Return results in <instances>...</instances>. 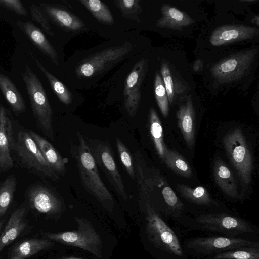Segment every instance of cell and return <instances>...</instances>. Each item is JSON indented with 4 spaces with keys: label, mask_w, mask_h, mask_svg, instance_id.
<instances>
[{
    "label": "cell",
    "mask_w": 259,
    "mask_h": 259,
    "mask_svg": "<svg viewBox=\"0 0 259 259\" xmlns=\"http://www.w3.org/2000/svg\"><path fill=\"white\" fill-rule=\"evenodd\" d=\"M134 54V44L123 36L87 50L79 51L68 60L71 78L80 83L77 87H87L128 57Z\"/></svg>",
    "instance_id": "6da1fadb"
},
{
    "label": "cell",
    "mask_w": 259,
    "mask_h": 259,
    "mask_svg": "<svg viewBox=\"0 0 259 259\" xmlns=\"http://www.w3.org/2000/svg\"><path fill=\"white\" fill-rule=\"evenodd\" d=\"M78 144H71V153L75 159L81 183L87 190L104 206L112 207L111 194L102 182L97 164L84 137L77 133Z\"/></svg>",
    "instance_id": "7a4b0ae2"
},
{
    "label": "cell",
    "mask_w": 259,
    "mask_h": 259,
    "mask_svg": "<svg viewBox=\"0 0 259 259\" xmlns=\"http://www.w3.org/2000/svg\"><path fill=\"white\" fill-rule=\"evenodd\" d=\"M12 155L20 165L32 174L53 180L59 179L47 162L36 142L28 131L23 128L14 130Z\"/></svg>",
    "instance_id": "3957f363"
},
{
    "label": "cell",
    "mask_w": 259,
    "mask_h": 259,
    "mask_svg": "<svg viewBox=\"0 0 259 259\" xmlns=\"http://www.w3.org/2000/svg\"><path fill=\"white\" fill-rule=\"evenodd\" d=\"M22 76L37 127L48 138L53 140V112L43 85L28 65L22 73Z\"/></svg>",
    "instance_id": "277c9868"
},
{
    "label": "cell",
    "mask_w": 259,
    "mask_h": 259,
    "mask_svg": "<svg viewBox=\"0 0 259 259\" xmlns=\"http://www.w3.org/2000/svg\"><path fill=\"white\" fill-rule=\"evenodd\" d=\"M77 230L57 233H45L43 235L50 240L79 247L99 258L102 257V243L100 235L91 224L83 218L75 217Z\"/></svg>",
    "instance_id": "5b68a950"
},
{
    "label": "cell",
    "mask_w": 259,
    "mask_h": 259,
    "mask_svg": "<svg viewBox=\"0 0 259 259\" xmlns=\"http://www.w3.org/2000/svg\"><path fill=\"white\" fill-rule=\"evenodd\" d=\"M146 233L150 241L157 248L179 257L183 252L174 231L148 202L146 204Z\"/></svg>",
    "instance_id": "8992f818"
},
{
    "label": "cell",
    "mask_w": 259,
    "mask_h": 259,
    "mask_svg": "<svg viewBox=\"0 0 259 259\" xmlns=\"http://www.w3.org/2000/svg\"><path fill=\"white\" fill-rule=\"evenodd\" d=\"M228 156L242 182L250 184L253 169L252 156L245 138L239 128L227 133L223 139Z\"/></svg>",
    "instance_id": "52a82bcc"
},
{
    "label": "cell",
    "mask_w": 259,
    "mask_h": 259,
    "mask_svg": "<svg viewBox=\"0 0 259 259\" xmlns=\"http://www.w3.org/2000/svg\"><path fill=\"white\" fill-rule=\"evenodd\" d=\"M256 54L257 51L253 49L231 55L215 64L211 68V74L221 83L238 81L249 72Z\"/></svg>",
    "instance_id": "ba28073f"
},
{
    "label": "cell",
    "mask_w": 259,
    "mask_h": 259,
    "mask_svg": "<svg viewBox=\"0 0 259 259\" xmlns=\"http://www.w3.org/2000/svg\"><path fill=\"white\" fill-rule=\"evenodd\" d=\"M96 163L105 174L116 192L124 200L128 195L114 161L111 148L104 141L90 138L85 139Z\"/></svg>",
    "instance_id": "9c48e42d"
},
{
    "label": "cell",
    "mask_w": 259,
    "mask_h": 259,
    "mask_svg": "<svg viewBox=\"0 0 259 259\" xmlns=\"http://www.w3.org/2000/svg\"><path fill=\"white\" fill-rule=\"evenodd\" d=\"M196 220L204 229L228 235L235 236L253 231L252 226L246 221L225 213L202 214Z\"/></svg>",
    "instance_id": "30bf717a"
},
{
    "label": "cell",
    "mask_w": 259,
    "mask_h": 259,
    "mask_svg": "<svg viewBox=\"0 0 259 259\" xmlns=\"http://www.w3.org/2000/svg\"><path fill=\"white\" fill-rule=\"evenodd\" d=\"M188 248L199 253L210 254L223 252L242 247L258 248V242L250 241L240 238L225 237H200L191 239Z\"/></svg>",
    "instance_id": "8fae6325"
},
{
    "label": "cell",
    "mask_w": 259,
    "mask_h": 259,
    "mask_svg": "<svg viewBox=\"0 0 259 259\" xmlns=\"http://www.w3.org/2000/svg\"><path fill=\"white\" fill-rule=\"evenodd\" d=\"M26 198L30 208L39 213L54 215L62 210L61 201L49 188L33 184L26 192Z\"/></svg>",
    "instance_id": "7c38bea8"
},
{
    "label": "cell",
    "mask_w": 259,
    "mask_h": 259,
    "mask_svg": "<svg viewBox=\"0 0 259 259\" xmlns=\"http://www.w3.org/2000/svg\"><path fill=\"white\" fill-rule=\"evenodd\" d=\"M146 61L141 59L133 67L126 78L124 87V107L133 117L136 113L141 98V87L146 71Z\"/></svg>",
    "instance_id": "4fadbf2b"
},
{
    "label": "cell",
    "mask_w": 259,
    "mask_h": 259,
    "mask_svg": "<svg viewBox=\"0 0 259 259\" xmlns=\"http://www.w3.org/2000/svg\"><path fill=\"white\" fill-rule=\"evenodd\" d=\"M14 136V122L10 113L0 103V172L14 166L12 145Z\"/></svg>",
    "instance_id": "5bb4252c"
},
{
    "label": "cell",
    "mask_w": 259,
    "mask_h": 259,
    "mask_svg": "<svg viewBox=\"0 0 259 259\" xmlns=\"http://www.w3.org/2000/svg\"><path fill=\"white\" fill-rule=\"evenodd\" d=\"M258 34V30L253 27L242 25H224L218 27L211 34L210 42L214 46L252 39Z\"/></svg>",
    "instance_id": "9a60e30c"
},
{
    "label": "cell",
    "mask_w": 259,
    "mask_h": 259,
    "mask_svg": "<svg viewBox=\"0 0 259 259\" xmlns=\"http://www.w3.org/2000/svg\"><path fill=\"white\" fill-rule=\"evenodd\" d=\"M26 214V208L21 205L10 215L4 230L0 234V252L29 227Z\"/></svg>",
    "instance_id": "2e32d148"
},
{
    "label": "cell",
    "mask_w": 259,
    "mask_h": 259,
    "mask_svg": "<svg viewBox=\"0 0 259 259\" xmlns=\"http://www.w3.org/2000/svg\"><path fill=\"white\" fill-rule=\"evenodd\" d=\"M178 125L183 137L191 148L195 142V114L191 95H189L185 102L182 104L177 111Z\"/></svg>",
    "instance_id": "e0dca14e"
},
{
    "label": "cell",
    "mask_w": 259,
    "mask_h": 259,
    "mask_svg": "<svg viewBox=\"0 0 259 259\" xmlns=\"http://www.w3.org/2000/svg\"><path fill=\"white\" fill-rule=\"evenodd\" d=\"M17 26L30 41L56 65L59 64L56 51L40 29L31 22L18 21Z\"/></svg>",
    "instance_id": "ac0fdd59"
},
{
    "label": "cell",
    "mask_w": 259,
    "mask_h": 259,
    "mask_svg": "<svg viewBox=\"0 0 259 259\" xmlns=\"http://www.w3.org/2000/svg\"><path fill=\"white\" fill-rule=\"evenodd\" d=\"M40 7L54 22L65 30L79 32L84 29L83 21L68 11L46 4H41Z\"/></svg>",
    "instance_id": "d6986e66"
},
{
    "label": "cell",
    "mask_w": 259,
    "mask_h": 259,
    "mask_svg": "<svg viewBox=\"0 0 259 259\" xmlns=\"http://www.w3.org/2000/svg\"><path fill=\"white\" fill-rule=\"evenodd\" d=\"M52 169L57 174H63L68 160L63 158L55 148L45 138L32 130H28Z\"/></svg>",
    "instance_id": "ffe728a7"
},
{
    "label": "cell",
    "mask_w": 259,
    "mask_h": 259,
    "mask_svg": "<svg viewBox=\"0 0 259 259\" xmlns=\"http://www.w3.org/2000/svg\"><path fill=\"white\" fill-rule=\"evenodd\" d=\"M53 246V242L49 239L36 238L24 239L13 247L7 259H26Z\"/></svg>",
    "instance_id": "44dd1931"
},
{
    "label": "cell",
    "mask_w": 259,
    "mask_h": 259,
    "mask_svg": "<svg viewBox=\"0 0 259 259\" xmlns=\"http://www.w3.org/2000/svg\"><path fill=\"white\" fill-rule=\"evenodd\" d=\"M162 17L157 26L161 28L180 30L194 23V20L187 14L168 5L161 7Z\"/></svg>",
    "instance_id": "7402d4cb"
},
{
    "label": "cell",
    "mask_w": 259,
    "mask_h": 259,
    "mask_svg": "<svg viewBox=\"0 0 259 259\" xmlns=\"http://www.w3.org/2000/svg\"><path fill=\"white\" fill-rule=\"evenodd\" d=\"M213 176L216 183L226 195L233 198L238 197L236 183L233 174L220 158H217L215 160Z\"/></svg>",
    "instance_id": "603a6c76"
},
{
    "label": "cell",
    "mask_w": 259,
    "mask_h": 259,
    "mask_svg": "<svg viewBox=\"0 0 259 259\" xmlns=\"http://www.w3.org/2000/svg\"><path fill=\"white\" fill-rule=\"evenodd\" d=\"M0 90L16 115H18L25 111V102L21 93L12 80L2 73H0Z\"/></svg>",
    "instance_id": "cb8c5ba5"
},
{
    "label": "cell",
    "mask_w": 259,
    "mask_h": 259,
    "mask_svg": "<svg viewBox=\"0 0 259 259\" xmlns=\"http://www.w3.org/2000/svg\"><path fill=\"white\" fill-rule=\"evenodd\" d=\"M32 58L34 60L38 68L48 80L52 90L59 100L66 105H70L73 101V96L71 91L62 82L50 73L41 64L39 60L29 51Z\"/></svg>",
    "instance_id": "d4e9b609"
},
{
    "label": "cell",
    "mask_w": 259,
    "mask_h": 259,
    "mask_svg": "<svg viewBox=\"0 0 259 259\" xmlns=\"http://www.w3.org/2000/svg\"><path fill=\"white\" fill-rule=\"evenodd\" d=\"M177 189L183 197L195 204L205 205L217 204L207 190L202 186L191 188L184 184H178Z\"/></svg>",
    "instance_id": "484cf974"
},
{
    "label": "cell",
    "mask_w": 259,
    "mask_h": 259,
    "mask_svg": "<svg viewBox=\"0 0 259 259\" xmlns=\"http://www.w3.org/2000/svg\"><path fill=\"white\" fill-rule=\"evenodd\" d=\"M163 160L169 168L177 174L186 178L191 177L192 171L191 166L177 151L166 147Z\"/></svg>",
    "instance_id": "4316f807"
},
{
    "label": "cell",
    "mask_w": 259,
    "mask_h": 259,
    "mask_svg": "<svg viewBox=\"0 0 259 259\" xmlns=\"http://www.w3.org/2000/svg\"><path fill=\"white\" fill-rule=\"evenodd\" d=\"M150 131L155 149L163 160L165 148L163 141V128L159 118L154 109L151 108L149 115Z\"/></svg>",
    "instance_id": "83f0119b"
},
{
    "label": "cell",
    "mask_w": 259,
    "mask_h": 259,
    "mask_svg": "<svg viewBox=\"0 0 259 259\" xmlns=\"http://www.w3.org/2000/svg\"><path fill=\"white\" fill-rule=\"evenodd\" d=\"M17 186L14 176H9L0 183V219L12 204Z\"/></svg>",
    "instance_id": "f1b7e54d"
},
{
    "label": "cell",
    "mask_w": 259,
    "mask_h": 259,
    "mask_svg": "<svg viewBox=\"0 0 259 259\" xmlns=\"http://www.w3.org/2000/svg\"><path fill=\"white\" fill-rule=\"evenodd\" d=\"M99 21L106 24L114 23L113 16L108 7L99 0H81L79 1Z\"/></svg>",
    "instance_id": "f546056e"
},
{
    "label": "cell",
    "mask_w": 259,
    "mask_h": 259,
    "mask_svg": "<svg viewBox=\"0 0 259 259\" xmlns=\"http://www.w3.org/2000/svg\"><path fill=\"white\" fill-rule=\"evenodd\" d=\"M215 259H259L258 248L242 247L217 254Z\"/></svg>",
    "instance_id": "4dcf8cb0"
},
{
    "label": "cell",
    "mask_w": 259,
    "mask_h": 259,
    "mask_svg": "<svg viewBox=\"0 0 259 259\" xmlns=\"http://www.w3.org/2000/svg\"><path fill=\"white\" fill-rule=\"evenodd\" d=\"M155 96L161 113L166 117L169 113V102L162 78L159 73L155 75L154 80Z\"/></svg>",
    "instance_id": "1f68e13d"
},
{
    "label": "cell",
    "mask_w": 259,
    "mask_h": 259,
    "mask_svg": "<svg viewBox=\"0 0 259 259\" xmlns=\"http://www.w3.org/2000/svg\"><path fill=\"white\" fill-rule=\"evenodd\" d=\"M139 0H117L113 2L122 15L125 18L132 20H139L138 15L142 11V8Z\"/></svg>",
    "instance_id": "d6a6232c"
},
{
    "label": "cell",
    "mask_w": 259,
    "mask_h": 259,
    "mask_svg": "<svg viewBox=\"0 0 259 259\" xmlns=\"http://www.w3.org/2000/svg\"><path fill=\"white\" fill-rule=\"evenodd\" d=\"M161 73L168 102L172 104L175 99L176 94L178 92V89H180V87L178 84H175L174 82L170 69L167 63H164L162 64Z\"/></svg>",
    "instance_id": "836d02e7"
},
{
    "label": "cell",
    "mask_w": 259,
    "mask_h": 259,
    "mask_svg": "<svg viewBox=\"0 0 259 259\" xmlns=\"http://www.w3.org/2000/svg\"><path fill=\"white\" fill-rule=\"evenodd\" d=\"M116 141L118 153L121 162L131 178L134 179V167L131 154L120 139L117 138Z\"/></svg>",
    "instance_id": "e575fe53"
},
{
    "label": "cell",
    "mask_w": 259,
    "mask_h": 259,
    "mask_svg": "<svg viewBox=\"0 0 259 259\" xmlns=\"http://www.w3.org/2000/svg\"><path fill=\"white\" fill-rule=\"evenodd\" d=\"M29 10L32 18L39 24L42 30L49 36H54L55 34L50 23L41 9L37 5L32 4L29 6Z\"/></svg>",
    "instance_id": "d590c367"
},
{
    "label": "cell",
    "mask_w": 259,
    "mask_h": 259,
    "mask_svg": "<svg viewBox=\"0 0 259 259\" xmlns=\"http://www.w3.org/2000/svg\"><path fill=\"white\" fill-rule=\"evenodd\" d=\"M162 193L166 204L172 211L179 212L183 209V203L170 187H163Z\"/></svg>",
    "instance_id": "8d00e7d4"
},
{
    "label": "cell",
    "mask_w": 259,
    "mask_h": 259,
    "mask_svg": "<svg viewBox=\"0 0 259 259\" xmlns=\"http://www.w3.org/2000/svg\"><path fill=\"white\" fill-rule=\"evenodd\" d=\"M0 6L22 16H26L28 14L22 2L19 0H0Z\"/></svg>",
    "instance_id": "74e56055"
},
{
    "label": "cell",
    "mask_w": 259,
    "mask_h": 259,
    "mask_svg": "<svg viewBox=\"0 0 259 259\" xmlns=\"http://www.w3.org/2000/svg\"><path fill=\"white\" fill-rule=\"evenodd\" d=\"M202 67V63L200 60H197L193 65V69L195 71H198L201 69Z\"/></svg>",
    "instance_id": "f35d334b"
},
{
    "label": "cell",
    "mask_w": 259,
    "mask_h": 259,
    "mask_svg": "<svg viewBox=\"0 0 259 259\" xmlns=\"http://www.w3.org/2000/svg\"><path fill=\"white\" fill-rule=\"evenodd\" d=\"M61 259H82V258L71 256V257H63Z\"/></svg>",
    "instance_id": "ab89813d"
},
{
    "label": "cell",
    "mask_w": 259,
    "mask_h": 259,
    "mask_svg": "<svg viewBox=\"0 0 259 259\" xmlns=\"http://www.w3.org/2000/svg\"><path fill=\"white\" fill-rule=\"evenodd\" d=\"M3 223H4V220H2L1 219H0V234L2 232V228Z\"/></svg>",
    "instance_id": "60d3db41"
},
{
    "label": "cell",
    "mask_w": 259,
    "mask_h": 259,
    "mask_svg": "<svg viewBox=\"0 0 259 259\" xmlns=\"http://www.w3.org/2000/svg\"><path fill=\"white\" fill-rule=\"evenodd\" d=\"M242 2H254V0H251V1H241Z\"/></svg>",
    "instance_id": "b9f144b4"
}]
</instances>
